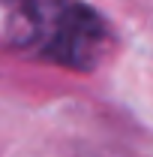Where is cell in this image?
Wrapping results in <instances>:
<instances>
[{"instance_id":"1","label":"cell","mask_w":153,"mask_h":157,"mask_svg":"<svg viewBox=\"0 0 153 157\" xmlns=\"http://www.w3.org/2000/svg\"><path fill=\"white\" fill-rule=\"evenodd\" d=\"M18 12V45L66 70H93L111 39L105 18L81 0H33Z\"/></svg>"},{"instance_id":"2","label":"cell","mask_w":153,"mask_h":157,"mask_svg":"<svg viewBox=\"0 0 153 157\" xmlns=\"http://www.w3.org/2000/svg\"><path fill=\"white\" fill-rule=\"evenodd\" d=\"M3 3H15V6L21 9V6H27V3H33V0H3Z\"/></svg>"}]
</instances>
